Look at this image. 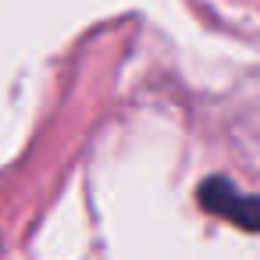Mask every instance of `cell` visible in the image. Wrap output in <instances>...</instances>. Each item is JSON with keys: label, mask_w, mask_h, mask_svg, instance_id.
Here are the masks:
<instances>
[{"label": "cell", "mask_w": 260, "mask_h": 260, "mask_svg": "<svg viewBox=\"0 0 260 260\" xmlns=\"http://www.w3.org/2000/svg\"><path fill=\"white\" fill-rule=\"evenodd\" d=\"M200 203H203V210L224 214L228 221H235L242 228H260V196H242L221 178H214L200 189Z\"/></svg>", "instance_id": "1"}]
</instances>
